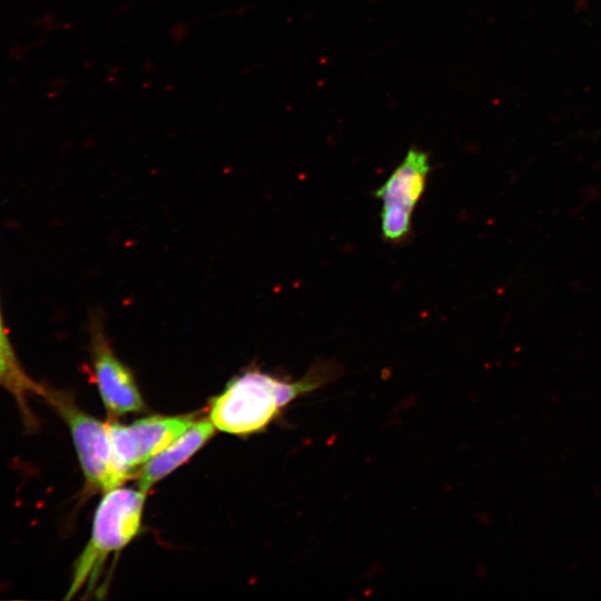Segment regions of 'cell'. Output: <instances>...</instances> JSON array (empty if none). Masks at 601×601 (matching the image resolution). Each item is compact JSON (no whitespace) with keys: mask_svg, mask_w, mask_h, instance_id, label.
I'll list each match as a JSON object with an SVG mask.
<instances>
[{"mask_svg":"<svg viewBox=\"0 0 601 601\" xmlns=\"http://www.w3.org/2000/svg\"><path fill=\"white\" fill-rule=\"evenodd\" d=\"M214 427L210 418H203L147 461L139 473V490L146 493L156 482L186 462L211 437Z\"/></svg>","mask_w":601,"mask_h":601,"instance_id":"52a82bcc","label":"cell"},{"mask_svg":"<svg viewBox=\"0 0 601 601\" xmlns=\"http://www.w3.org/2000/svg\"><path fill=\"white\" fill-rule=\"evenodd\" d=\"M0 333L6 334V331H4L3 324H2V319H1V314H0Z\"/></svg>","mask_w":601,"mask_h":601,"instance_id":"9c48e42d","label":"cell"},{"mask_svg":"<svg viewBox=\"0 0 601 601\" xmlns=\"http://www.w3.org/2000/svg\"><path fill=\"white\" fill-rule=\"evenodd\" d=\"M339 375L341 367L332 361L315 363L295 382L256 368L248 370L233 378L225 391L211 401L209 418L223 432H257L295 398L319 388Z\"/></svg>","mask_w":601,"mask_h":601,"instance_id":"6da1fadb","label":"cell"},{"mask_svg":"<svg viewBox=\"0 0 601 601\" xmlns=\"http://www.w3.org/2000/svg\"><path fill=\"white\" fill-rule=\"evenodd\" d=\"M90 353L93 377L109 413L141 412L145 404L134 375L115 354L101 315L91 318Z\"/></svg>","mask_w":601,"mask_h":601,"instance_id":"8992f818","label":"cell"},{"mask_svg":"<svg viewBox=\"0 0 601 601\" xmlns=\"http://www.w3.org/2000/svg\"><path fill=\"white\" fill-rule=\"evenodd\" d=\"M0 386L14 398L26 425H36L29 400L42 397L45 387L35 382L20 366L7 334L0 333Z\"/></svg>","mask_w":601,"mask_h":601,"instance_id":"ba28073f","label":"cell"},{"mask_svg":"<svg viewBox=\"0 0 601 601\" xmlns=\"http://www.w3.org/2000/svg\"><path fill=\"white\" fill-rule=\"evenodd\" d=\"M41 398L67 424L88 484L105 493L121 485L130 473L117 463L106 424L83 412L65 392L45 387Z\"/></svg>","mask_w":601,"mask_h":601,"instance_id":"3957f363","label":"cell"},{"mask_svg":"<svg viewBox=\"0 0 601 601\" xmlns=\"http://www.w3.org/2000/svg\"><path fill=\"white\" fill-rule=\"evenodd\" d=\"M145 492L115 487L105 493L96 511L90 540L77 558L66 599L90 589L108 556L126 546L139 532Z\"/></svg>","mask_w":601,"mask_h":601,"instance_id":"7a4b0ae2","label":"cell"},{"mask_svg":"<svg viewBox=\"0 0 601 601\" xmlns=\"http://www.w3.org/2000/svg\"><path fill=\"white\" fill-rule=\"evenodd\" d=\"M430 171L428 154L410 148L385 183L374 191L382 201L381 230L386 242L400 243L410 235L413 213L424 194Z\"/></svg>","mask_w":601,"mask_h":601,"instance_id":"277c9868","label":"cell"},{"mask_svg":"<svg viewBox=\"0 0 601 601\" xmlns=\"http://www.w3.org/2000/svg\"><path fill=\"white\" fill-rule=\"evenodd\" d=\"M112 452L121 469L135 466L164 451L193 424L191 415L149 416L129 425L105 423Z\"/></svg>","mask_w":601,"mask_h":601,"instance_id":"5b68a950","label":"cell"}]
</instances>
